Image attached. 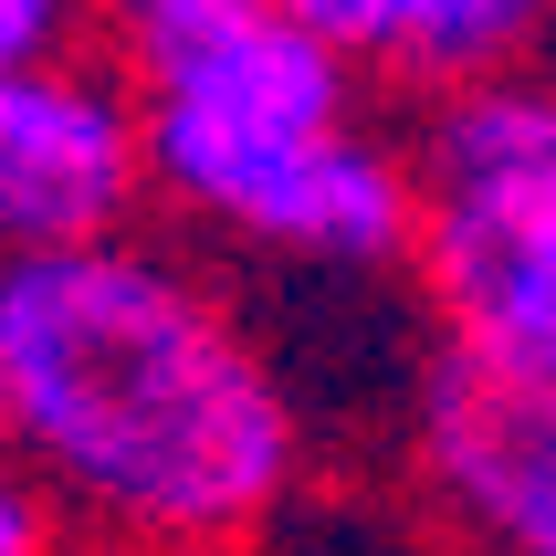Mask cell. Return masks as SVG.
I'll use <instances>...</instances> for the list:
<instances>
[{
  "mask_svg": "<svg viewBox=\"0 0 556 556\" xmlns=\"http://www.w3.org/2000/svg\"><path fill=\"white\" fill-rule=\"evenodd\" d=\"M0 463L85 556H252L315 494L326 420L242 283L126 231L0 274Z\"/></svg>",
  "mask_w": 556,
  "mask_h": 556,
  "instance_id": "1",
  "label": "cell"
},
{
  "mask_svg": "<svg viewBox=\"0 0 556 556\" xmlns=\"http://www.w3.org/2000/svg\"><path fill=\"white\" fill-rule=\"evenodd\" d=\"M105 53L137 94L148 200L179 231L315 294L409 283V116L294 0H137L105 22Z\"/></svg>",
  "mask_w": 556,
  "mask_h": 556,
  "instance_id": "2",
  "label": "cell"
},
{
  "mask_svg": "<svg viewBox=\"0 0 556 556\" xmlns=\"http://www.w3.org/2000/svg\"><path fill=\"white\" fill-rule=\"evenodd\" d=\"M420 168V326L463 357L556 378V63L409 116Z\"/></svg>",
  "mask_w": 556,
  "mask_h": 556,
  "instance_id": "3",
  "label": "cell"
},
{
  "mask_svg": "<svg viewBox=\"0 0 556 556\" xmlns=\"http://www.w3.org/2000/svg\"><path fill=\"white\" fill-rule=\"evenodd\" d=\"M400 494L452 556H556V378L431 346L400 409Z\"/></svg>",
  "mask_w": 556,
  "mask_h": 556,
  "instance_id": "4",
  "label": "cell"
},
{
  "mask_svg": "<svg viewBox=\"0 0 556 556\" xmlns=\"http://www.w3.org/2000/svg\"><path fill=\"white\" fill-rule=\"evenodd\" d=\"M148 211V137L116 53H63L0 74V274L126 242Z\"/></svg>",
  "mask_w": 556,
  "mask_h": 556,
  "instance_id": "5",
  "label": "cell"
},
{
  "mask_svg": "<svg viewBox=\"0 0 556 556\" xmlns=\"http://www.w3.org/2000/svg\"><path fill=\"white\" fill-rule=\"evenodd\" d=\"M294 11L409 116L494 85V74L556 63V11H535V0H294Z\"/></svg>",
  "mask_w": 556,
  "mask_h": 556,
  "instance_id": "6",
  "label": "cell"
},
{
  "mask_svg": "<svg viewBox=\"0 0 556 556\" xmlns=\"http://www.w3.org/2000/svg\"><path fill=\"white\" fill-rule=\"evenodd\" d=\"M252 556H452V546L420 526V504H409V494L368 504V494H326V483H315V494L294 504Z\"/></svg>",
  "mask_w": 556,
  "mask_h": 556,
  "instance_id": "7",
  "label": "cell"
},
{
  "mask_svg": "<svg viewBox=\"0 0 556 556\" xmlns=\"http://www.w3.org/2000/svg\"><path fill=\"white\" fill-rule=\"evenodd\" d=\"M105 22L94 11H63V0H0V74H31V63L94 53Z\"/></svg>",
  "mask_w": 556,
  "mask_h": 556,
  "instance_id": "8",
  "label": "cell"
},
{
  "mask_svg": "<svg viewBox=\"0 0 556 556\" xmlns=\"http://www.w3.org/2000/svg\"><path fill=\"white\" fill-rule=\"evenodd\" d=\"M0 556H85L74 526H63V504L42 494L22 463H0Z\"/></svg>",
  "mask_w": 556,
  "mask_h": 556,
  "instance_id": "9",
  "label": "cell"
}]
</instances>
